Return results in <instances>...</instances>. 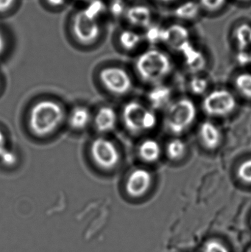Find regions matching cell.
Listing matches in <instances>:
<instances>
[{
  "instance_id": "obj_1",
  "label": "cell",
  "mask_w": 251,
  "mask_h": 252,
  "mask_svg": "<svg viewBox=\"0 0 251 252\" xmlns=\"http://www.w3.org/2000/svg\"><path fill=\"white\" fill-rule=\"evenodd\" d=\"M105 0H92L71 13L68 22L69 38L83 47L100 44L107 34L109 19Z\"/></svg>"
},
{
  "instance_id": "obj_2",
  "label": "cell",
  "mask_w": 251,
  "mask_h": 252,
  "mask_svg": "<svg viewBox=\"0 0 251 252\" xmlns=\"http://www.w3.org/2000/svg\"><path fill=\"white\" fill-rule=\"evenodd\" d=\"M64 118V109L60 103L55 100H43L31 108L28 123L32 133L45 137L60 127Z\"/></svg>"
},
{
  "instance_id": "obj_3",
  "label": "cell",
  "mask_w": 251,
  "mask_h": 252,
  "mask_svg": "<svg viewBox=\"0 0 251 252\" xmlns=\"http://www.w3.org/2000/svg\"><path fill=\"white\" fill-rule=\"evenodd\" d=\"M139 76L148 82H156L167 76L172 69L170 56L156 46L139 53L135 62Z\"/></svg>"
},
{
  "instance_id": "obj_4",
  "label": "cell",
  "mask_w": 251,
  "mask_h": 252,
  "mask_svg": "<svg viewBox=\"0 0 251 252\" xmlns=\"http://www.w3.org/2000/svg\"><path fill=\"white\" fill-rule=\"evenodd\" d=\"M156 9L149 0L128 1L122 16V24L143 32L156 22Z\"/></svg>"
},
{
  "instance_id": "obj_5",
  "label": "cell",
  "mask_w": 251,
  "mask_h": 252,
  "mask_svg": "<svg viewBox=\"0 0 251 252\" xmlns=\"http://www.w3.org/2000/svg\"><path fill=\"white\" fill-rule=\"evenodd\" d=\"M195 105L190 99L183 98L172 103L166 115V126L172 133L180 134L195 120Z\"/></svg>"
},
{
  "instance_id": "obj_6",
  "label": "cell",
  "mask_w": 251,
  "mask_h": 252,
  "mask_svg": "<svg viewBox=\"0 0 251 252\" xmlns=\"http://www.w3.org/2000/svg\"><path fill=\"white\" fill-rule=\"evenodd\" d=\"M123 121L128 130L134 133L153 128L157 123L156 115L138 102L132 101L125 105Z\"/></svg>"
},
{
  "instance_id": "obj_7",
  "label": "cell",
  "mask_w": 251,
  "mask_h": 252,
  "mask_svg": "<svg viewBox=\"0 0 251 252\" xmlns=\"http://www.w3.org/2000/svg\"><path fill=\"white\" fill-rule=\"evenodd\" d=\"M162 44L180 53H185L194 46L190 26L174 20L163 25Z\"/></svg>"
},
{
  "instance_id": "obj_8",
  "label": "cell",
  "mask_w": 251,
  "mask_h": 252,
  "mask_svg": "<svg viewBox=\"0 0 251 252\" xmlns=\"http://www.w3.org/2000/svg\"><path fill=\"white\" fill-rule=\"evenodd\" d=\"M91 155L94 163L104 170H112L119 161V154L113 142L106 138L99 137L91 145Z\"/></svg>"
},
{
  "instance_id": "obj_9",
  "label": "cell",
  "mask_w": 251,
  "mask_h": 252,
  "mask_svg": "<svg viewBox=\"0 0 251 252\" xmlns=\"http://www.w3.org/2000/svg\"><path fill=\"white\" fill-rule=\"evenodd\" d=\"M100 81L111 93L125 94L132 87V81L129 74L119 66H107L100 71Z\"/></svg>"
},
{
  "instance_id": "obj_10",
  "label": "cell",
  "mask_w": 251,
  "mask_h": 252,
  "mask_svg": "<svg viewBox=\"0 0 251 252\" xmlns=\"http://www.w3.org/2000/svg\"><path fill=\"white\" fill-rule=\"evenodd\" d=\"M235 97L227 90H215L208 94L203 100L205 112L212 116H225L235 109Z\"/></svg>"
},
{
  "instance_id": "obj_11",
  "label": "cell",
  "mask_w": 251,
  "mask_h": 252,
  "mask_svg": "<svg viewBox=\"0 0 251 252\" xmlns=\"http://www.w3.org/2000/svg\"><path fill=\"white\" fill-rule=\"evenodd\" d=\"M115 45L125 53H132L146 43L142 31L130 28L127 25L118 26L112 35Z\"/></svg>"
},
{
  "instance_id": "obj_12",
  "label": "cell",
  "mask_w": 251,
  "mask_h": 252,
  "mask_svg": "<svg viewBox=\"0 0 251 252\" xmlns=\"http://www.w3.org/2000/svg\"><path fill=\"white\" fill-rule=\"evenodd\" d=\"M169 11L172 20L189 26L204 17L197 0H183Z\"/></svg>"
},
{
  "instance_id": "obj_13",
  "label": "cell",
  "mask_w": 251,
  "mask_h": 252,
  "mask_svg": "<svg viewBox=\"0 0 251 252\" xmlns=\"http://www.w3.org/2000/svg\"><path fill=\"white\" fill-rule=\"evenodd\" d=\"M152 176L145 169H137L131 173L125 185V189L130 196L139 198L150 189Z\"/></svg>"
},
{
  "instance_id": "obj_14",
  "label": "cell",
  "mask_w": 251,
  "mask_h": 252,
  "mask_svg": "<svg viewBox=\"0 0 251 252\" xmlns=\"http://www.w3.org/2000/svg\"><path fill=\"white\" fill-rule=\"evenodd\" d=\"M117 117L116 112L109 106L101 108L96 115L94 124L96 128L100 132H109L116 126Z\"/></svg>"
},
{
  "instance_id": "obj_15",
  "label": "cell",
  "mask_w": 251,
  "mask_h": 252,
  "mask_svg": "<svg viewBox=\"0 0 251 252\" xmlns=\"http://www.w3.org/2000/svg\"><path fill=\"white\" fill-rule=\"evenodd\" d=\"M200 135L202 142L208 149H215L221 143V131L215 124L209 121L202 124L200 128Z\"/></svg>"
},
{
  "instance_id": "obj_16",
  "label": "cell",
  "mask_w": 251,
  "mask_h": 252,
  "mask_svg": "<svg viewBox=\"0 0 251 252\" xmlns=\"http://www.w3.org/2000/svg\"><path fill=\"white\" fill-rule=\"evenodd\" d=\"M200 6L203 16L217 18L226 12L231 0H197Z\"/></svg>"
},
{
  "instance_id": "obj_17",
  "label": "cell",
  "mask_w": 251,
  "mask_h": 252,
  "mask_svg": "<svg viewBox=\"0 0 251 252\" xmlns=\"http://www.w3.org/2000/svg\"><path fill=\"white\" fill-rule=\"evenodd\" d=\"M229 38L241 50L249 47L251 45V25L246 22L237 24L229 32Z\"/></svg>"
},
{
  "instance_id": "obj_18",
  "label": "cell",
  "mask_w": 251,
  "mask_h": 252,
  "mask_svg": "<svg viewBox=\"0 0 251 252\" xmlns=\"http://www.w3.org/2000/svg\"><path fill=\"white\" fill-rule=\"evenodd\" d=\"M91 119V113L87 108L78 106L71 112L69 124L75 130H84L90 124Z\"/></svg>"
},
{
  "instance_id": "obj_19",
  "label": "cell",
  "mask_w": 251,
  "mask_h": 252,
  "mask_svg": "<svg viewBox=\"0 0 251 252\" xmlns=\"http://www.w3.org/2000/svg\"><path fill=\"white\" fill-rule=\"evenodd\" d=\"M139 153L143 160L148 162H153L157 161L160 157V145L154 139H147L140 145Z\"/></svg>"
},
{
  "instance_id": "obj_20",
  "label": "cell",
  "mask_w": 251,
  "mask_h": 252,
  "mask_svg": "<svg viewBox=\"0 0 251 252\" xmlns=\"http://www.w3.org/2000/svg\"><path fill=\"white\" fill-rule=\"evenodd\" d=\"M187 151L185 142L180 139H174L169 142L167 148L169 158L178 160L182 158Z\"/></svg>"
},
{
  "instance_id": "obj_21",
  "label": "cell",
  "mask_w": 251,
  "mask_h": 252,
  "mask_svg": "<svg viewBox=\"0 0 251 252\" xmlns=\"http://www.w3.org/2000/svg\"><path fill=\"white\" fill-rule=\"evenodd\" d=\"M236 85L240 93L251 98V74L242 73L236 78Z\"/></svg>"
},
{
  "instance_id": "obj_22",
  "label": "cell",
  "mask_w": 251,
  "mask_h": 252,
  "mask_svg": "<svg viewBox=\"0 0 251 252\" xmlns=\"http://www.w3.org/2000/svg\"><path fill=\"white\" fill-rule=\"evenodd\" d=\"M202 252H231L222 241L218 239H209L205 242Z\"/></svg>"
},
{
  "instance_id": "obj_23",
  "label": "cell",
  "mask_w": 251,
  "mask_h": 252,
  "mask_svg": "<svg viewBox=\"0 0 251 252\" xmlns=\"http://www.w3.org/2000/svg\"><path fill=\"white\" fill-rule=\"evenodd\" d=\"M20 0H0V16H10L17 9Z\"/></svg>"
},
{
  "instance_id": "obj_24",
  "label": "cell",
  "mask_w": 251,
  "mask_h": 252,
  "mask_svg": "<svg viewBox=\"0 0 251 252\" xmlns=\"http://www.w3.org/2000/svg\"><path fill=\"white\" fill-rule=\"evenodd\" d=\"M237 175L243 182L251 184V158L245 161L239 167Z\"/></svg>"
},
{
  "instance_id": "obj_25",
  "label": "cell",
  "mask_w": 251,
  "mask_h": 252,
  "mask_svg": "<svg viewBox=\"0 0 251 252\" xmlns=\"http://www.w3.org/2000/svg\"><path fill=\"white\" fill-rule=\"evenodd\" d=\"M41 1L47 9L60 10L66 7L71 0H41Z\"/></svg>"
},
{
  "instance_id": "obj_26",
  "label": "cell",
  "mask_w": 251,
  "mask_h": 252,
  "mask_svg": "<svg viewBox=\"0 0 251 252\" xmlns=\"http://www.w3.org/2000/svg\"><path fill=\"white\" fill-rule=\"evenodd\" d=\"M191 89L195 94H203L207 89V81L203 78H194L191 82Z\"/></svg>"
},
{
  "instance_id": "obj_27",
  "label": "cell",
  "mask_w": 251,
  "mask_h": 252,
  "mask_svg": "<svg viewBox=\"0 0 251 252\" xmlns=\"http://www.w3.org/2000/svg\"><path fill=\"white\" fill-rule=\"evenodd\" d=\"M149 1L156 7L170 10L172 7L176 5L178 3L181 2L183 0H149Z\"/></svg>"
},
{
  "instance_id": "obj_28",
  "label": "cell",
  "mask_w": 251,
  "mask_h": 252,
  "mask_svg": "<svg viewBox=\"0 0 251 252\" xmlns=\"http://www.w3.org/2000/svg\"><path fill=\"white\" fill-rule=\"evenodd\" d=\"M0 161L4 165L13 166L17 161V157L13 151L8 149L0 158Z\"/></svg>"
},
{
  "instance_id": "obj_29",
  "label": "cell",
  "mask_w": 251,
  "mask_h": 252,
  "mask_svg": "<svg viewBox=\"0 0 251 252\" xmlns=\"http://www.w3.org/2000/svg\"><path fill=\"white\" fill-rule=\"evenodd\" d=\"M6 47H7V37H6L5 32L0 28V56L4 53Z\"/></svg>"
},
{
  "instance_id": "obj_30",
  "label": "cell",
  "mask_w": 251,
  "mask_h": 252,
  "mask_svg": "<svg viewBox=\"0 0 251 252\" xmlns=\"http://www.w3.org/2000/svg\"><path fill=\"white\" fill-rule=\"evenodd\" d=\"M8 150L6 144V138L4 133L0 130V158L2 157L3 154Z\"/></svg>"
},
{
  "instance_id": "obj_31",
  "label": "cell",
  "mask_w": 251,
  "mask_h": 252,
  "mask_svg": "<svg viewBox=\"0 0 251 252\" xmlns=\"http://www.w3.org/2000/svg\"><path fill=\"white\" fill-rule=\"evenodd\" d=\"M231 1H234L236 4H246L251 2V0H231Z\"/></svg>"
},
{
  "instance_id": "obj_32",
  "label": "cell",
  "mask_w": 251,
  "mask_h": 252,
  "mask_svg": "<svg viewBox=\"0 0 251 252\" xmlns=\"http://www.w3.org/2000/svg\"><path fill=\"white\" fill-rule=\"evenodd\" d=\"M72 1L78 3L79 5H83V4H86V3L89 2V1H92V0H71V1Z\"/></svg>"
},
{
  "instance_id": "obj_33",
  "label": "cell",
  "mask_w": 251,
  "mask_h": 252,
  "mask_svg": "<svg viewBox=\"0 0 251 252\" xmlns=\"http://www.w3.org/2000/svg\"><path fill=\"white\" fill-rule=\"evenodd\" d=\"M106 1H128V0H105Z\"/></svg>"
},
{
  "instance_id": "obj_34",
  "label": "cell",
  "mask_w": 251,
  "mask_h": 252,
  "mask_svg": "<svg viewBox=\"0 0 251 252\" xmlns=\"http://www.w3.org/2000/svg\"><path fill=\"white\" fill-rule=\"evenodd\" d=\"M248 252H251V248L250 249V250H249V251Z\"/></svg>"
}]
</instances>
